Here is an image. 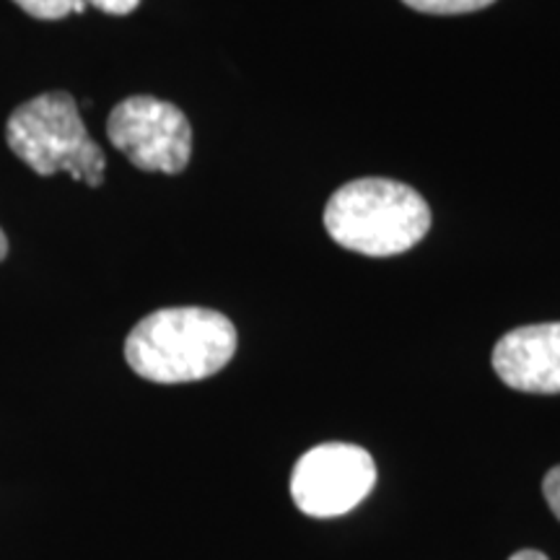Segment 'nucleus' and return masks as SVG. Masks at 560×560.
Wrapping results in <instances>:
<instances>
[{
	"instance_id": "6e6552de",
	"label": "nucleus",
	"mask_w": 560,
	"mask_h": 560,
	"mask_svg": "<svg viewBox=\"0 0 560 560\" xmlns=\"http://www.w3.org/2000/svg\"><path fill=\"white\" fill-rule=\"evenodd\" d=\"M21 11H26L34 19L58 21L73 13L75 0H13Z\"/></svg>"
},
{
	"instance_id": "20e7f679",
	"label": "nucleus",
	"mask_w": 560,
	"mask_h": 560,
	"mask_svg": "<svg viewBox=\"0 0 560 560\" xmlns=\"http://www.w3.org/2000/svg\"><path fill=\"white\" fill-rule=\"evenodd\" d=\"M109 143L143 172L179 174L192 156V128L172 102L140 94L109 112Z\"/></svg>"
},
{
	"instance_id": "9b49d317",
	"label": "nucleus",
	"mask_w": 560,
	"mask_h": 560,
	"mask_svg": "<svg viewBox=\"0 0 560 560\" xmlns=\"http://www.w3.org/2000/svg\"><path fill=\"white\" fill-rule=\"evenodd\" d=\"M509 560H550V558L542 556V552H537V550H520V552H514Z\"/></svg>"
},
{
	"instance_id": "f8f14e48",
	"label": "nucleus",
	"mask_w": 560,
	"mask_h": 560,
	"mask_svg": "<svg viewBox=\"0 0 560 560\" xmlns=\"http://www.w3.org/2000/svg\"><path fill=\"white\" fill-rule=\"evenodd\" d=\"M5 255H9V240H5L3 229H0V260H5Z\"/></svg>"
},
{
	"instance_id": "1a4fd4ad",
	"label": "nucleus",
	"mask_w": 560,
	"mask_h": 560,
	"mask_svg": "<svg viewBox=\"0 0 560 560\" xmlns=\"http://www.w3.org/2000/svg\"><path fill=\"white\" fill-rule=\"evenodd\" d=\"M542 493H545V501H548V506L552 509V514H556L560 522V465L552 467V470L545 475Z\"/></svg>"
},
{
	"instance_id": "39448f33",
	"label": "nucleus",
	"mask_w": 560,
	"mask_h": 560,
	"mask_svg": "<svg viewBox=\"0 0 560 560\" xmlns=\"http://www.w3.org/2000/svg\"><path fill=\"white\" fill-rule=\"evenodd\" d=\"M376 482V465L355 444H319L296 462L291 475L293 503L306 516L330 520L348 514L366 499Z\"/></svg>"
},
{
	"instance_id": "423d86ee",
	"label": "nucleus",
	"mask_w": 560,
	"mask_h": 560,
	"mask_svg": "<svg viewBox=\"0 0 560 560\" xmlns=\"http://www.w3.org/2000/svg\"><path fill=\"white\" fill-rule=\"evenodd\" d=\"M493 369L506 387L529 395L560 392V322L516 327L495 342Z\"/></svg>"
},
{
	"instance_id": "f03ea898",
	"label": "nucleus",
	"mask_w": 560,
	"mask_h": 560,
	"mask_svg": "<svg viewBox=\"0 0 560 560\" xmlns=\"http://www.w3.org/2000/svg\"><path fill=\"white\" fill-rule=\"evenodd\" d=\"M325 229L340 247L366 257L402 255L429 234L431 208L402 182L363 177L327 200Z\"/></svg>"
},
{
	"instance_id": "0eeeda50",
	"label": "nucleus",
	"mask_w": 560,
	"mask_h": 560,
	"mask_svg": "<svg viewBox=\"0 0 560 560\" xmlns=\"http://www.w3.org/2000/svg\"><path fill=\"white\" fill-rule=\"evenodd\" d=\"M405 5L420 13H433V16H454V13H472L488 9L495 0H402Z\"/></svg>"
},
{
	"instance_id": "9d476101",
	"label": "nucleus",
	"mask_w": 560,
	"mask_h": 560,
	"mask_svg": "<svg viewBox=\"0 0 560 560\" xmlns=\"http://www.w3.org/2000/svg\"><path fill=\"white\" fill-rule=\"evenodd\" d=\"M83 3L94 5V9L109 13V16H128L138 9L140 0H83Z\"/></svg>"
},
{
	"instance_id": "f257e3e1",
	"label": "nucleus",
	"mask_w": 560,
	"mask_h": 560,
	"mask_svg": "<svg viewBox=\"0 0 560 560\" xmlns=\"http://www.w3.org/2000/svg\"><path fill=\"white\" fill-rule=\"evenodd\" d=\"M236 353V327L226 314L174 306L149 314L125 340V361L156 384L200 382L219 374Z\"/></svg>"
},
{
	"instance_id": "7ed1b4c3",
	"label": "nucleus",
	"mask_w": 560,
	"mask_h": 560,
	"mask_svg": "<svg viewBox=\"0 0 560 560\" xmlns=\"http://www.w3.org/2000/svg\"><path fill=\"white\" fill-rule=\"evenodd\" d=\"M5 143L39 177L68 172L75 182L100 187L107 159L89 136L79 104L66 91H47L13 109Z\"/></svg>"
}]
</instances>
